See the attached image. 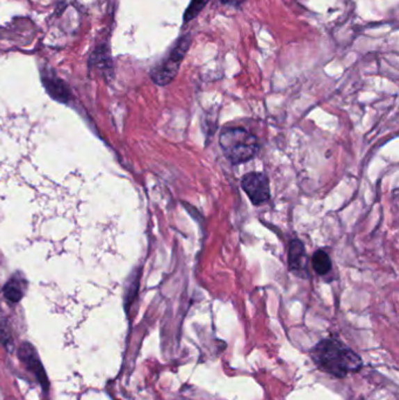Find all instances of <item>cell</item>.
I'll return each mask as SVG.
<instances>
[{
  "label": "cell",
  "instance_id": "cell-7",
  "mask_svg": "<svg viewBox=\"0 0 399 400\" xmlns=\"http://www.w3.org/2000/svg\"><path fill=\"white\" fill-rule=\"evenodd\" d=\"M41 80L47 93L52 99L61 103H67L70 100V90L68 85L56 75L49 71H46L41 75Z\"/></svg>",
  "mask_w": 399,
  "mask_h": 400
},
{
  "label": "cell",
  "instance_id": "cell-10",
  "mask_svg": "<svg viewBox=\"0 0 399 400\" xmlns=\"http://www.w3.org/2000/svg\"><path fill=\"white\" fill-rule=\"evenodd\" d=\"M0 343L1 345H4L8 352L13 351L15 343H13V338H12L11 329L8 326V319L3 315L1 311H0Z\"/></svg>",
  "mask_w": 399,
  "mask_h": 400
},
{
  "label": "cell",
  "instance_id": "cell-3",
  "mask_svg": "<svg viewBox=\"0 0 399 400\" xmlns=\"http://www.w3.org/2000/svg\"><path fill=\"white\" fill-rule=\"evenodd\" d=\"M191 42H193V37L190 34L181 35L174 42L172 49L169 51L167 56L163 58L162 61L152 68L150 76L156 85H168L174 81V78L177 76L178 71L181 68V62L190 49Z\"/></svg>",
  "mask_w": 399,
  "mask_h": 400
},
{
  "label": "cell",
  "instance_id": "cell-12",
  "mask_svg": "<svg viewBox=\"0 0 399 400\" xmlns=\"http://www.w3.org/2000/svg\"><path fill=\"white\" fill-rule=\"evenodd\" d=\"M244 0H222V3L226 5H232V6H238L241 5Z\"/></svg>",
  "mask_w": 399,
  "mask_h": 400
},
{
  "label": "cell",
  "instance_id": "cell-2",
  "mask_svg": "<svg viewBox=\"0 0 399 400\" xmlns=\"http://www.w3.org/2000/svg\"><path fill=\"white\" fill-rule=\"evenodd\" d=\"M222 153L229 163H246L259 152V141L244 128H227L219 138Z\"/></svg>",
  "mask_w": 399,
  "mask_h": 400
},
{
  "label": "cell",
  "instance_id": "cell-1",
  "mask_svg": "<svg viewBox=\"0 0 399 400\" xmlns=\"http://www.w3.org/2000/svg\"><path fill=\"white\" fill-rule=\"evenodd\" d=\"M311 358L320 370L336 378L357 372L363 365L361 357L355 351L333 338H327L315 345Z\"/></svg>",
  "mask_w": 399,
  "mask_h": 400
},
{
  "label": "cell",
  "instance_id": "cell-9",
  "mask_svg": "<svg viewBox=\"0 0 399 400\" xmlns=\"http://www.w3.org/2000/svg\"><path fill=\"white\" fill-rule=\"evenodd\" d=\"M311 265L318 275H327L332 271V260L322 249H318L314 253V256L311 258Z\"/></svg>",
  "mask_w": 399,
  "mask_h": 400
},
{
  "label": "cell",
  "instance_id": "cell-8",
  "mask_svg": "<svg viewBox=\"0 0 399 400\" xmlns=\"http://www.w3.org/2000/svg\"><path fill=\"white\" fill-rule=\"evenodd\" d=\"M27 288V282L22 275L15 274L12 276L3 288L4 297L11 303H18L24 297Z\"/></svg>",
  "mask_w": 399,
  "mask_h": 400
},
{
  "label": "cell",
  "instance_id": "cell-6",
  "mask_svg": "<svg viewBox=\"0 0 399 400\" xmlns=\"http://www.w3.org/2000/svg\"><path fill=\"white\" fill-rule=\"evenodd\" d=\"M289 271L300 278H307V254L302 241L294 239L288 249Z\"/></svg>",
  "mask_w": 399,
  "mask_h": 400
},
{
  "label": "cell",
  "instance_id": "cell-5",
  "mask_svg": "<svg viewBox=\"0 0 399 400\" xmlns=\"http://www.w3.org/2000/svg\"><path fill=\"white\" fill-rule=\"evenodd\" d=\"M19 360H22L24 365L27 367V370L37 378L38 382L40 384L44 391L49 389V381L44 365L41 363L40 357L38 353L37 349L28 342H24L18 350Z\"/></svg>",
  "mask_w": 399,
  "mask_h": 400
},
{
  "label": "cell",
  "instance_id": "cell-4",
  "mask_svg": "<svg viewBox=\"0 0 399 400\" xmlns=\"http://www.w3.org/2000/svg\"><path fill=\"white\" fill-rule=\"evenodd\" d=\"M241 188L253 205H263L270 198V181L261 172H250L241 179Z\"/></svg>",
  "mask_w": 399,
  "mask_h": 400
},
{
  "label": "cell",
  "instance_id": "cell-11",
  "mask_svg": "<svg viewBox=\"0 0 399 400\" xmlns=\"http://www.w3.org/2000/svg\"><path fill=\"white\" fill-rule=\"evenodd\" d=\"M209 1H210V0H193L188 10L185 11L183 22H189L196 18L197 15H200V12H202V10L206 6Z\"/></svg>",
  "mask_w": 399,
  "mask_h": 400
}]
</instances>
